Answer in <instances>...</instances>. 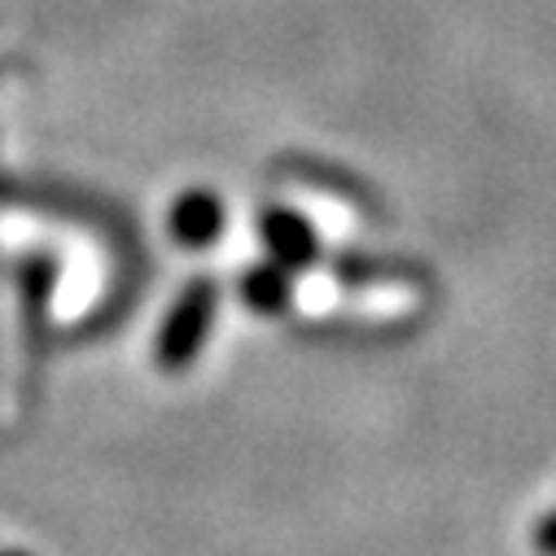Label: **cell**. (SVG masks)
I'll return each instance as SVG.
<instances>
[{
  "label": "cell",
  "instance_id": "obj_1",
  "mask_svg": "<svg viewBox=\"0 0 556 556\" xmlns=\"http://www.w3.org/2000/svg\"><path fill=\"white\" fill-rule=\"evenodd\" d=\"M215 303H219V290H215L211 276H198V281H189L180 290V299L163 316V329L154 342V359L163 372H185L202 355L211 325H215Z\"/></svg>",
  "mask_w": 556,
  "mask_h": 556
},
{
  "label": "cell",
  "instance_id": "obj_2",
  "mask_svg": "<svg viewBox=\"0 0 556 556\" xmlns=\"http://www.w3.org/2000/svg\"><path fill=\"white\" fill-rule=\"evenodd\" d=\"M258 241H263L267 258L281 263L286 271H303V267H312L316 254H320L316 228H312L299 211H290V206H267V211L258 215Z\"/></svg>",
  "mask_w": 556,
  "mask_h": 556
},
{
  "label": "cell",
  "instance_id": "obj_3",
  "mask_svg": "<svg viewBox=\"0 0 556 556\" xmlns=\"http://www.w3.org/2000/svg\"><path fill=\"white\" fill-rule=\"evenodd\" d=\"M224 224H228V206L219 202V193L211 189H189L176 198L172 215H167V228H172V241L185 245V250H206L224 237Z\"/></svg>",
  "mask_w": 556,
  "mask_h": 556
},
{
  "label": "cell",
  "instance_id": "obj_4",
  "mask_svg": "<svg viewBox=\"0 0 556 556\" xmlns=\"http://www.w3.org/2000/svg\"><path fill=\"white\" fill-rule=\"evenodd\" d=\"M237 294L241 303L254 312V316H281L294 299L290 290V271L281 263H254L250 271H241V281H237Z\"/></svg>",
  "mask_w": 556,
  "mask_h": 556
},
{
  "label": "cell",
  "instance_id": "obj_5",
  "mask_svg": "<svg viewBox=\"0 0 556 556\" xmlns=\"http://www.w3.org/2000/svg\"><path fill=\"white\" fill-rule=\"evenodd\" d=\"M333 276L346 286H372V281H399L407 276V267L390 263V258H368V254H333Z\"/></svg>",
  "mask_w": 556,
  "mask_h": 556
},
{
  "label": "cell",
  "instance_id": "obj_6",
  "mask_svg": "<svg viewBox=\"0 0 556 556\" xmlns=\"http://www.w3.org/2000/svg\"><path fill=\"white\" fill-rule=\"evenodd\" d=\"M530 539H534V552H539V556H556V508L534 526Z\"/></svg>",
  "mask_w": 556,
  "mask_h": 556
},
{
  "label": "cell",
  "instance_id": "obj_7",
  "mask_svg": "<svg viewBox=\"0 0 556 556\" xmlns=\"http://www.w3.org/2000/svg\"><path fill=\"white\" fill-rule=\"evenodd\" d=\"M5 556H23V552H5Z\"/></svg>",
  "mask_w": 556,
  "mask_h": 556
}]
</instances>
